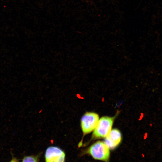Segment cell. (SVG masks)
Segmentation results:
<instances>
[{
	"mask_svg": "<svg viewBox=\"0 0 162 162\" xmlns=\"http://www.w3.org/2000/svg\"><path fill=\"white\" fill-rule=\"evenodd\" d=\"M110 148L104 142L98 141L90 146L86 153L94 159L104 162H109Z\"/></svg>",
	"mask_w": 162,
	"mask_h": 162,
	"instance_id": "6da1fadb",
	"label": "cell"
},
{
	"mask_svg": "<svg viewBox=\"0 0 162 162\" xmlns=\"http://www.w3.org/2000/svg\"><path fill=\"white\" fill-rule=\"evenodd\" d=\"M114 118L104 116L99 120L96 128L93 131V139L105 138L111 130Z\"/></svg>",
	"mask_w": 162,
	"mask_h": 162,
	"instance_id": "7a4b0ae2",
	"label": "cell"
},
{
	"mask_svg": "<svg viewBox=\"0 0 162 162\" xmlns=\"http://www.w3.org/2000/svg\"><path fill=\"white\" fill-rule=\"evenodd\" d=\"M99 120L98 115L92 112H87L82 116L81 120V126L84 134L94 131Z\"/></svg>",
	"mask_w": 162,
	"mask_h": 162,
	"instance_id": "3957f363",
	"label": "cell"
},
{
	"mask_svg": "<svg viewBox=\"0 0 162 162\" xmlns=\"http://www.w3.org/2000/svg\"><path fill=\"white\" fill-rule=\"evenodd\" d=\"M65 157L64 152L58 147L51 146L46 150V162H64Z\"/></svg>",
	"mask_w": 162,
	"mask_h": 162,
	"instance_id": "277c9868",
	"label": "cell"
},
{
	"mask_svg": "<svg viewBox=\"0 0 162 162\" xmlns=\"http://www.w3.org/2000/svg\"><path fill=\"white\" fill-rule=\"evenodd\" d=\"M121 140V134L120 131L116 129H113L111 130L105 138L104 142L110 149H113L119 144Z\"/></svg>",
	"mask_w": 162,
	"mask_h": 162,
	"instance_id": "5b68a950",
	"label": "cell"
},
{
	"mask_svg": "<svg viewBox=\"0 0 162 162\" xmlns=\"http://www.w3.org/2000/svg\"><path fill=\"white\" fill-rule=\"evenodd\" d=\"M21 162H38V160L35 156H26L23 158Z\"/></svg>",
	"mask_w": 162,
	"mask_h": 162,
	"instance_id": "8992f818",
	"label": "cell"
},
{
	"mask_svg": "<svg viewBox=\"0 0 162 162\" xmlns=\"http://www.w3.org/2000/svg\"><path fill=\"white\" fill-rule=\"evenodd\" d=\"M10 162H18V161L16 158H13Z\"/></svg>",
	"mask_w": 162,
	"mask_h": 162,
	"instance_id": "52a82bcc",
	"label": "cell"
}]
</instances>
